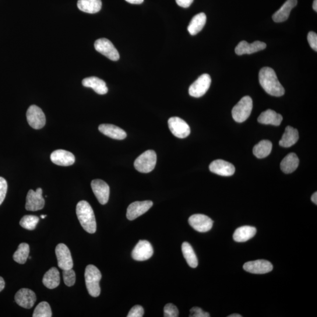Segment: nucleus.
Here are the masks:
<instances>
[{
    "instance_id": "nucleus-1",
    "label": "nucleus",
    "mask_w": 317,
    "mask_h": 317,
    "mask_svg": "<svg viewBox=\"0 0 317 317\" xmlns=\"http://www.w3.org/2000/svg\"><path fill=\"white\" fill-rule=\"evenodd\" d=\"M259 77L261 86L267 94L277 97L284 94V88L278 81L274 69L264 67L260 70Z\"/></svg>"
},
{
    "instance_id": "nucleus-2",
    "label": "nucleus",
    "mask_w": 317,
    "mask_h": 317,
    "mask_svg": "<svg viewBox=\"0 0 317 317\" xmlns=\"http://www.w3.org/2000/svg\"><path fill=\"white\" fill-rule=\"evenodd\" d=\"M76 213L84 230L89 233H95L97 230V222L94 210L89 203L85 200L80 201L77 204Z\"/></svg>"
},
{
    "instance_id": "nucleus-3",
    "label": "nucleus",
    "mask_w": 317,
    "mask_h": 317,
    "mask_svg": "<svg viewBox=\"0 0 317 317\" xmlns=\"http://www.w3.org/2000/svg\"><path fill=\"white\" fill-rule=\"evenodd\" d=\"M102 275L100 270L94 265H88L85 271L87 290L92 297H97L101 293L100 282Z\"/></svg>"
},
{
    "instance_id": "nucleus-4",
    "label": "nucleus",
    "mask_w": 317,
    "mask_h": 317,
    "mask_svg": "<svg viewBox=\"0 0 317 317\" xmlns=\"http://www.w3.org/2000/svg\"><path fill=\"white\" fill-rule=\"evenodd\" d=\"M157 161L156 153L153 150H148L141 154L134 162V167L141 173H149L153 170Z\"/></svg>"
},
{
    "instance_id": "nucleus-5",
    "label": "nucleus",
    "mask_w": 317,
    "mask_h": 317,
    "mask_svg": "<svg viewBox=\"0 0 317 317\" xmlns=\"http://www.w3.org/2000/svg\"><path fill=\"white\" fill-rule=\"evenodd\" d=\"M252 109V99L249 96L243 97L232 109V118L235 122H245L251 114Z\"/></svg>"
},
{
    "instance_id": "nucleus-6",
    "label": "nucleus",
    "mask_w": 317,
    "mask_h": 317,
    "mask_svg": "<svg viewBox=\"0 0 317 317\" xmlns=\"http://www.w3.org/2000/svg\"><path fill=\"white\" fill-rule=\"evenodd\" d=\"M211 83V77L209 74H203L190 86L189 95L195 98H200L203 96L209 89Z\"/></svg>"
},
{
    "instance_id": "nucleus-7",
    "label": "nucleus",
    "mask_w": 317,
    "mask_h": 317,
    "mask_svg": "<svg viewBox=\"0 0 317 317\" xmlns=\"http://www.w3.org/2000/svg\"><path fill=\"white\" fill-rule=\"evenodd\" d=\"M94 47L96 50L112 61H118L119 52L112 42L107 38L98 39L95 42Z\"/></svg>"
},
{
    "instance_id": "nucleus-8",
    "label": "nucleus",
    "mask_w": 317,
    "mask_h": 317,
    "mask_svg": "<svg viewBox=\"0 0 317 317\" xmlns=\"http://www.w3.org/2000/svg\"><path fill=\"white\" fill-rule=\"evenodd\" d=\"M28 124L35 129H40L45 126V116L40 108L36 105H31L27 112Z\"/></svg>"
},
{
    "instance_id": "nucleus-9",
    "label": "nucleus",
    "mask_w": 317,
    "mask_h": 317,
    "mask_svg": "<svg viewBox=\"0 0 317 317\" xmlns=\"http://www.w3.org/2000/svg\"><path fill=\"white\" fill-rule=\"evenodd\" d=\"M55 254L60 269L62 270L72 269L73 260L68 247L63 243H60L56 247Z\"/></svg>"
},
{
    "instance_id": "nucleus-10",
    "label": "nucleus",
    "mask_w": 317,
    "mask_h": 317,
    "mask_svg": "<svg viewBox=\"0 0 317 317\" xmlns=\"http://www.w3.org/2000/svg\"><path fill=\"white\" fill-rule=\"evenodd\" d=\"M168 125L173 135L183 139L190 133V128L184 120L179 117H172L168 120Z\"/></svg>"
},
{
    "instance_id": "nucleus-11",
    "label": "nucleus",
    "mask_w": 317,
    "mask_h": 317,
    "mask_svg": "<svg viewBox=\"0 0 317 317\" xmlns=\"http://www.w3.org/2000/svg\"><path fill=\"white\" fill-rule=\"evenodd\" d=\"M45 200L42 197V190L38 188L36 191L30 190L26 197V209L28 211H38L43 209Z\"/></svg>"
},
{
    "instance_id": "nucleus-12",
    "label": "nucleus",
    "mask_w": 317,
    "mask_h": 317,
    "mask_svg": "<svg viewBox=\"0 0 317 317\" xmlns=\"http://www.w3.org/2000/svg\"><path fill=\"white\" fill-rule=\"evenodd\" d=\"M189 223L195 230L204 232L211 230L213 221L206 215L196 214L189 217Z\"/></svg>"
},
{
    "instance_id": "nucleus-13",
    "label": "nucleus",
    "mask_w": 317,
    "mask_h": 317,
    "mask_svg": "<svg viewBox=\"0 0 317 317\" xmlns=\"http://www.w3.org/2000/svg\"><path fill=\"white\" fill-rule=\"evenodd\" d=\"M153 255V247L146 241H140L132 252V258L140 262L149 259Z\"/></svg>"
},
{
    "instance_id": "nucleus-14",
    "label": "nucleus",
    "mask_w": 317,
    "mask_h": 317,
    "mask_svg": "<svg viewBox=\"0 0 317 317\" xmlns=\"http://www.w3.org/2000/svg\"><path fill=\"white\" fill-rule=\"evenodd\" d=\"M153 206L150 200L135 202L130 204L127 209L126 217L129 220H133L147 212Z\"/></svg>"
},
{
    "instance_id": "nucleus-15",
    "label": "nucleus",
    "mask_w": 317,
    "mask_h": 317,
    "mask_svg": "<svg viewBox=\"0 0 317 317\" xmlns=\"http://www.w3.org/2000/svg\"><path fill=\"white\" fill-rule=\"evenodd\" d=\"M243 269L250 273L263 274L272 271L273 266L269 261L258 260L246 263L243 266Z\"/></svg>"
},
{
    "instance_id": "nucleus-16",
    "label": "nucleus",
    "mask_w": 317,
    "mask_h": 317,
    "mask_svg": "<svg viewBox=\"0 0 317 317\" xmlns=\"http://www.w3.org/2000/svg\"><path fill=\"white\" fill-rule=\"evenodd\" d=\"M91 188L99 202L103 205L108 203L110 189L107 183L102 180L95 179L91 182Z\"/></svg>"
},
{
    "instance_id": "nucleus-17",
    "label": "nucleus",
    "mask_w": 317,
    "mask_h": 317,
    "mask_svg": "<svg viewBox=\"0 0 317 317\" xmlns=\"http://www.w3.org/2000/svg\"><path fill=\"white\" fill-rule=\"evenodd\" d=\"M36 295L33 291L28 288H21L15 295L17 304L21 307L30 309L36 301Z\"/></svg>"
},
{
    "instance_id": "nucleus-18",
    "label": "nucleus",
    "mask_w": 317,
    "mask_h": 317,
    "mask_svg": "<svg viewBox=\"0 0 317 317\" xmlns=\"http://www.w3.org/2000/svg\"><path fill=\"white\" fill-rule=\"evenodd\" d=\"M52 163L62 167H69L75 163V158L70 151L62 149L56 150L51 154Z\"/></svg>"
},
{
    "instance_id": "nucleus-19",
    "label": "nucleus",
    "mask_w": 317,
    "mask_h": 317,
    "mask_svg": "<svg viewBox=\"0 0 317 317\" xmlns=\"http://www.w3.org/2000/svg\"><path fill=\"white\" fill-rule=\"evenodd\" d=\"M209 169L213 174L223 176H232L234 174L235 170L233 165L221 160L211 162Z\"/></svg>"
},
{
    "instance_id": "nucleus-20",
    "label": "nucleus",
    "mask_w": 317,
    "mask_h": 317,
    "mask_svg": "<svg viewBox=\"0 0 317 317\" xmlns=\"http://www.w3.org/2000/svg\"><path fill=\"white\" fill-rule=\"evenodd\" d=\"M266 47V44L263 42L257 41L249 44L246 41H242L235 47V52L238 55L252 54L253 53L263 50Z\"/></svg>"
},
{
    "instance_id": "nucleus-21",
    "label": "nucleus",
    "mask_w": 317,
    "mask_h": 317,
    "mask_svg": "<svg viewBox=\"0 0 317 317\" xmlns=\"http://www.w3.org/2000/svg\"><path fill=\"white\" fill-rule=\"evenodd\" d=\"M297 5V0H287L281 8L273 14V20L276 23L286 21L292 9Z\"/></svg>"
},
{
    "instance_id": "nucleus-22",
    "label": "nucleus",
    "mask_w": 317,
    "mask_h": 317,
    "mask_svg": "<svg viewBox=\"0 0 317 317\" xmlns=\"http://www.w3.org/2000/svg\"><path fill=\"white\" fill-rule=\"evenodd\" d=\"M83 85L85 87L91 88L95 93L100 95L107 94L108 89L104 81L98 77L91 76L86 77L83 81Z\"/></svg>"
},
{
    "instance_id": "nucleus-23",
    "label": "nucleus",
    "mask_w": 317,
    "mask_h": 317,
    "mask_svg": "<svg viewBox=\"0 0 317 317\" xmlns=\"http://www.w3.org/2000/svg\"><path fill=\"white\" fill-rule=\"evenodd\" d=\"M99 130L104 135L116 140H123L127 135L125 130L111 124H102L99 126Z\"/></svg>"
},
{
    "instance_id": "nucleus-24",
    "label": "nucleus",
    "mask_w": 317,
    "mask_h": 317,
    "mask_svg": "<svg viewBox=\"0 0 317 317\" xmlns=\"http://www.w3.org/2000/svg\"><path fill=\"white\" fill-rule=\"evenodd\" d=\"M282 121L283 116L271 109L263 112L258 118V122L264 125L279 126Z\"/></svg>"
},
{
    "instance_id": "nucleus-25",
    "label": "nucleus",
    "mask_w": 317,
    "mask_h": 317,
    "mask_svg": "<svg viewBox=\"0 0 317 317\" xmlns=\"http://www.w3.org/2000/svg\"><path fill=\"white\" fill-rule=\"evenodd\" d=\"M257 230L255 227L245 225L236 229L233 234L234 241L238 243L248 241L256 234Z\"/></svg>"
},
{
    "instance_id": "nucleus-26",
    "label": "nucleus",
    "mask_w": 317,
    "mask_h": 317,
    "mask_svg": "<svg viewBox=\"0 0 317 317\" xmlns=\"http://www.w3.org/2000/svg\"><path fill=\"white\" fill-rule=\"evenodd\" d=\"M299 139L298 130L292 127L288 126L285 128L283 137L280 140L279 144L284 147H289L293 146L297 143Z\"/></svg>"
},
{
    "instance_id": "nucleus-27",
    "label": "nucleus",
    "mask_w": 317,
    "mask_h": 317,
    "mask_svg": "<svg viewBox=\"0 0 317 317\" xmlns=\"http://www.w3.org/2000/svg\"><path fill=\"white\" fill-rule=\"evenodd\" d=\"M299 162L297 154L294 153H289L281 162V171L286 174H291L297 169Z\"/></svg>"
},
{
    "instance_id": "nucleus-28",
    "label": "nucleus",
    "mask_w": 317,
    "mask_h": 317,
    "mask_svg": "<svg viewBox=\"0 0 317 317\" xmlns=\"http://www.w3.org/2000/svg\"><path fill=\"white\" fill-rule=\"evenodd\" d=\"M206 14L201 13L193 17L189 24L188 30L190 35H195L202 31L206 23Z\"/></svg>"
},
{
    "instance_id": "nucleus-29",
    "label": "nucleus",
    "mask_w": 317,
    "mask_h": 317,
    "mask_svg": "<svg viewBox=\"0 0 317 317\" xmlns=\"http://www.w3.org/2000/svg\"><path fill=\"white\" fill-rule=\"evenodd\" d=\"M45 286L49 289H54L60 284V275L59 271L55 267H52L44 276L42 279Z\"/></svg>"
},
{
    "instance_id": "nucleus-30",
    "label": "nucleus",
    "mask_w": 317,
    "mask_h": 317,
    "mask_svg": "<svg viewBox=\"0 0 317 317\" xmlns=\"http://www.w3.org/2000/svg\"><path fill=\"white\" fill-rule=\"evenodd\" d=\"M77 6L84 13L95 14L101 10L102 2L101 0H78Z\"/></svg>"
},
{
    "instance_id": "nucleus-31",
    "label": "nucleus",
    "mask_w": 317,
    "mask_h": 317,
    "mask_svg": "<svg viewBox=\"0 0 317 317\" xmlns=\"http://www.w3.org/2000/svg\"><path fill=\"white\" fill-rule=\"evenodd\" d=\"M273 144L270 141L263 140L253 147V154L259 158L266 157L272 150Z\"/></svg>"
},
{
    "instance_id": "nucleus-32",
    "label": "nucleus",
    "mask_w": 317,
    "mask_h": 317,
    "mask_svg": "<svg viewBox=\"0 0 317 317\" xmlns=\"http://www.w3.org/2000/svg\"><path fill=\"white\" fill-rule=\"evenodd\" d=\"M182 251L187 263L192 268L198 266V260L191 245L188 242H184L182 245Z\"/></svg>"
},
{
    "instance_id": "nucleus-33",
    "label": "nucleus",
    "mask_w": 317,
    "mask_h": 317,
    "mask_svg": "<svg viewBox=\"0 0 317 317\" xmlns=\"http://www.w3.org/2000/svg\"><path fill=\"white\" fill-rule=\"evenodd\" d=\"M29 254V245L27 243H21L17 251L14 254L13 259L17 263L23 264L26 263Z\"/></svg>"
},
{
    "instance_id": "nucleus-34",
    "label": "nucleus",
    "mask_w": 317,
    "mask_h": 317,
    "mask_svg": "<svg viewBox=\"0 0 317 317\" xmlns=\"http://www.w3.org/2000/svg\"><path fill=\"white\" fill-rule=\"evenodd\" d=\"M40 221V218L33 215H26L21 218L20 224L21 227L28 230H33L36 228L37 225Z\"/></svg>"
},
{
    "instance_id": "nucleus-35",
    "label": "nucleus",
    "mask_w": 317,
    "mask_h": 317,
    "mask_svg": "<svg viewBox=\"0 0 317 317\" xmlns=\"http://www.w3.org/2000/svg\"><path fill=\"white\" fill-rule=\"evenodd\" d=\"M33 317H51L52 311L50 305L47 302L43 301L38 304L35 308Z\"/></svg>"
},
{
    "instance_id": "nucleus-36",
    "label": "nucleus",
    "mask_w": 317,
    "mask_h": 317,
    "mask_svg": "<svg viewBox=\"0 0 317 317\" xmlns=\"http://www.w3.org/2000/svg\"><path fill=\"white\" fill-rule=\"evenodd\" d=\"M63 281L67 286L71 287L75 283L76 275L72 269L63 270Z\"/></svg>"
},
{
    "instance_id": "nucleus-37",
    "label": "nucleus",
    "mask_w": 317,
    "mask_h": 317,
    "mask_svg": "<svg viewBox=\"0 0 317 317\" xmlns=\"http://www.w3.org/2000/svg\"><path fill=\"white\" fill-rule=\"evenodd\" d=\"M164 316L165 317H178L179 316V310L176 306L171 303L165 305L164 308Z\"/></svg>"
},
{
    "instance_id": "nucleus-38",
    "label": "nucleus",
    "mask_w": 317,
    "mask_h": 317,
    "mask_svg": "<svg viewBox=\"0 0 317 317\" xmlns=\"http://www.w3.org/2000/svg\"><path fill=\"white\" fill-rule=\"evenodd\" d=\"M8 185L5 178L0 177V205L3 203L5 199Z\"/></svg>"
},
{
    "instance_id": "nucleus-39",
    "label": "nucleus",
    "mask_w": 317,
    "mask_h": 317,
    "mask_svg": "<svg viewBox=\"0 0 317 317\" xmlns=\"http://www.w3.org/2000/svg\"><path fill=\"white\" fill-rule=\"evenodd\" d=\"M144 314V309L142 306L136 305L130 309L128 317H142Z\"/></svg>"
},
{
    "instance_id": "nucleus-40",
    "label": "nucleus",
    "mask_w": 317,
    "mask_h": 317,
    "mask_svg": "<svg viewBox=\"0 0 317 317\" xmlns=\"http://www.w3.org/2000/svg\"><path fill=\"white\" fill-rule=\"evenodd\" d=\"M190 317H209L210 316V313L207 312L203 311L202 308L199 307L192 308L190 311Z\"/></svg>"
},
{
    "instance_id": "nucleus-41",
    "label": "nucleus",
    "mask_w": 317,
    "mask_h": 317,
    "mask_svg": "<svg viewBox=\"0 0 317 317\" xmlns=\"http://www.w3.org/2000/svg\"><path fill=\"white\" fill-rule=\"evenodd\" d=\"M308 43L313 50L317 51V34L313 31H310L308 34Z\"/></svg>"
},
{
    "instance_id": "nucleus-42",
    "label": "nucleus",
    "mask_w": 317,
    "mask_h": 317,
    "mask_svg": "<svg viewBox=\"0 0 317 317\" xmlns=\"http://www.w3.org/2000/svg\"><path fill=\"white\" fill-rule=\"evenodd\" d=\"M176 3L183 8H188L193 2V0H176Z\"/></svg>"
},
{
    "instance_id": "nucleus-43",
    "label": "nucleus",
    "mask_w": 317,
    "mask_h": 317,
    "mask_svg": "<svg viewBox=\"0 0 317 317\" xmlns=\"http://www.w3.org/2000/svg\"><path fill=\"white\" fill-rule=\"evenodd\" d=\"M125 1L129 3L133 4V5H140L143 2L144 0H125Z\"/></svg>"
},
{
    "instance_id": "nucleus-44",
    "label": "nucleus",
    "mask_w": 317,
    "mask_h": 317,
    "mask_svg": "<svg viewBox=\"0 0 317 317\" xmlns=\"http://www.w3.org/2000/svg\"><path fill=\"white\" fill-rule=\"evenodd\" d=\"M5 287V281L2 277H0V292L3 290Z\"/></svg>"
},
{
    "instance_id": "nucleus-45",
    "label": "nucleus",
    "mask_w": 317,
    "mask_h": 317,
    "mask_svg": "<svg viewBox=\"0 0 317 317\" xmlns=\"http://www.w3.org/2000/svg\"><path fill=\"white\" fill-rule=\"evenodd\" d=\"M311 200L313 203L317 204V193L316 192H315L312 195Z\"/></svg>"
},
{
    "instance_id": "nucleus-46",
    "label": "nucleus",
    "mask_w": 317,
    "mask_h": 317,
    "mask_svg": "<svg viewBox=\"0 0 317 317\" xmlns=\"http://www.w3.org/2000/svg\"><path fill=\"white\" fill-rule=\"evenodd\" d=\"M313 9L315 11V12H317V0H314L313 3Z\"/></svg>"
},
{
    "instance_id": "nucleus-47",
    "label": "nucleus",
    "mask_w": 317,
    "mask_h": 317,
    "mask_svg": "<svg viewBox=\"0 0 317 317\" xmlns=\"http://www.w3.org/2000/svg\"><path fill=\"white\" fill-rule=\"evenodd\" d=\"M241 315L238 314V313H233V314H231L228 315V317H242Z\"/></svg>"
},
{
    "instance_id": "nucleus-48",
    "label": "nucleus",
    "mask_w": 317,
    "mask_h": 317,
    "mask_svg": "<svg viewBox=\"0 0 317 317\" xmlns=\"http://www.w3.org/2000/svg\"><path fill=\"white\" fill-rule=\"evenodd\" d=\"M46 216H47V215H41V218H45L46 217Z\"/></svg>"
}]
</instances>
